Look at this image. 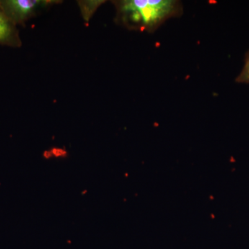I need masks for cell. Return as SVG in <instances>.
Listing matches in <instances>:
<instances>
[{
    "label": "cell",
    "instance_id": "7a4b0ae2",
    "mask_svg": "<svg viewBox=\"0 0 249 249\" xmlns=\"http://www.w3.org/2000/svg\"><path fill=\"white\" fill-rule=\"evenodd\" d=\"M41 2L37 0H0V9L16 27L31 17Z\"/></svg>",
    "mask_w": 249,
    "mask_h": 249
},
{
    "label": "cell",
    "instance_id": "3957f363",
    "mask_svg": "<svg viewBox=\"0 0 249 249\" xmlns=\"http://www.w3.org/2000/svg\"><path fill=\"white\" fill-rule=\"evenodd\" d=\"M0 45L18 47L20 45L16 26L6 18L0 9Z\"/></svg>",
    "mask_w": 249,
    "mask_h": 249
},
{
    "label": "cell",
    "instance_id": "5b68a950",
    "mask_svg": "<svg viewBox=\"0 0 249 249\" xmlns=\"http://www.w3.org/2000/svg\"><path fill=\"white\" fill-rule=\"evenodd\" d=\"M67 155V152L62 149L53 148L51 151L45 152L44 154V157L46 159L52 158V157H65Z\"/></svg>",
    "mask_w": 249,
    "mask_h": 249
},
{
    "label": "cell",
    "instance_id": "277c9868",
    "mask_svg": "<svg viewBox=\"0 0 249 249\" xmlns=\"http://www.w3.org/2000/svg\"><path fill=\"white\" fill-rule=\"evenodd\" d=\"M235 81L239 83L249 84V52H247L245 57V65L240 75L237 77Z\"/></svg>",
    "mask_w": 249,
    "mask_h": 249
},
{
    "label": "cell",
    "instance_id": "6da1fadb",
    "mask_svg": "<svg viewBox=\"0 0 249 249\" xmlns=\"http://www.w3.org/2000/svg\"><path fill=\"white\" fill-rule=\"evenodd\" d=\"M124 19L143 31H154L170 18L182 14L176 0H127L119 4Z\"/></svg>",
    "mask_w": 249,
    "mask_h": 249
}]
</instances>
